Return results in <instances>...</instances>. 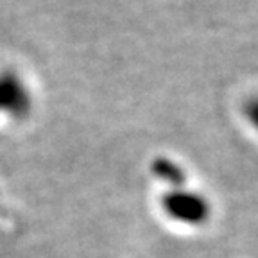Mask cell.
Segmentation results:
<instances>
[{
    "label": "cell",
    "instance_id": "obj_1",
    "mask_svg": "<svg viewBox=\"0 0 258 258\" xmlns=\"http://www.w3.org/2000/svg\"><path fill=\"white\" fill-rule=\"evenodd\" d=\"M161 210L170 221L183 226H201L210 219L212 206L203 194L185 186L170 188L161 198Z\"/></svg>",
    "mask_w": 258,
    "mask_h": 258
},
{
    "label": "cell",
    "instance_id": "obj_4",
    "mask_svg": "<svg viewBox=\"0 0 258 258\" xmlns=\"http://www.w3.org/2000/svg\"><path fill=\"white\" fill-rule=\"evenodd\" d=\"M246 118L258 131V97H253V99L246 104Z\"/></svg>",
    "mask_w": 258,
    "mask_h": 258
},
{
    "label": "cell",
    "instance_id": "obj_3",
    "mask_svg": "<svg viewBox=\"0 0 258 258\" xmlns=\"http://www.w3.org/2000/svg\"><path fill=\"white\" fill-rule=\"evenodd\" d=\"M153 174L161 179L163 183L170 186V188H177V186L185 185V172L181 167L177 165L176 161L167 160V158H156L153 163Z\"/></svg>",
    "mask_w": 258,
    "mask_h": 258
},
{
    "label": "cell",
    "instance_id": "obj_2",
    "mask_svg": "<svg viewBox=\"0 0 258 258\" xmlns=\"http://www.w3.org/2000/svg\"><path fill=\"white\" fill-rule=\"evenodd\" d=\"M31 106V99L20 83V79L13 74L0 76V111H6L13 117L25 115Z\"/></svg>",
    "mask_w": 258,
    "mask_h": 258
}]
</instances>
